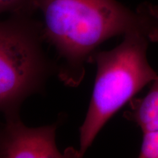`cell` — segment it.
<instances>
[{
  "instance_id": "7",
  "label": "cell",
  "mask_w": 158,
  "mask_h": 158,
  "mask_svg": "<svg viewBox=\"0 0 158 158\" xmlns=\"http://www.w3.org/2000/svg\"><path fill=\"white\" fill-rule=\"evenodd\" d=\"M139 157L158 158V130L143 133Z\"/></svg>"
},
{
  "instance_id": "4",
  "label": "cell",
  "mask_w": 158,
  "mask_h": 158,
  "mask_svg": "<svg viewBox=\"0 0 158 158\" xmlns=\"http://www.w3.org/2000/svg\"><path fill=\"white\" fill-rule=\"evenodd\" d=\"M59 123L39 127H27L19 114L5 116L0 122V158L80 157L76 149L62 153L57 147Z\"/></svg>"
},
{
  "instance_id": "2",
  "label": "cell",
  "mask_w": 158,
  "mask_h": 158,
  "mask_svg": "<svg viewBox=\"0 0 158 158\" xmlns=\"http://www.w3.org/2000/svg\"><path fill=\"white\" fill-rule=\"evenodd\" d=\"M149 43L153 42L147 34L133 31L124 35L116 48L94 54L92 62L96 63L97 73L89 106L79 129L80 157L110 118L158 76L147 59Z\"/></svg>"
},
{
  "instance_id": "1",
  "label": "cell",
  "mask_w": 158,
  "mask_h": 158,
  "mask_svg": "<svg viewBox=\"0 0 158 158\" xmlns=\"http://www.w3.org/2000/svg\"><path fill=\"white\" fill-rule=\"evenodd\" d=\"M34 5L43 15L44 40L58 56L56 74L71 87L81 84L85 65L107 40L140 31L158 41V9L147 4L135 12L116 0H35Z\"/></svg>"
},
{
  "instance_id": "5",
  "label": "cell",
  "mask_w": 158,
  "mask_h": 158,
  "mask_svg": "<svg viewBox=\"0 0 158 158\" xmlns=\"http://www.w3.org/2000/svg\"><path fill=\"white\" fill-rule=\"evenodd\" d=\"M124 117L137 124L143 133L158 130V76L144 98L132 99Z\"/></svg>"
},
{
  "instance_id": "3",
  "label": "cell",
  "mask_w": 158,
  "mask_h": 158,
  "mask_svg": "<svg viewBox=\"0 0 158 158\" xmlns=\"http://www.w3.org/2000/svg\"><path fill=\"white\" fill-rule=\"evenodd\" d=\"M33 15L0 21V112L19 114L25 100L43 89L57 65L43 48L42 22Z\"/></svg>"
},
{
  "instance_id": "6",
  "label": "cell",
  "mask_w": 158,
  "mask_h": 158,
  "mask_svg": "<svg viewBox=\"0 0 158 158\" xmlns=\"http://www.w3.org/2000/svg\"><path fill=\"white\" fill-rule=\"evenodd\" d=\"M35 0H0V15L10 13V15H33L36 10Z\"/></svg>"
}]
</instances>
